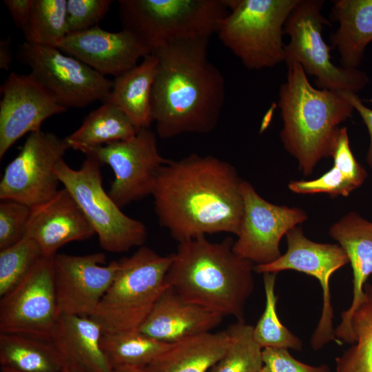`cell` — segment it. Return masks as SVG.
I'll return each mask as SVG.
<instances>
[{"instance_id":"obj_36","label":"cell","mask_w":372,"mask_h":372,"mask_svg":"<svg viewBox=\"0 0 372 372\" xmlns=\"http://www.w3.org/2000/svg\"><path fill=\"white\" fill-rule=\"evenodd\" d=\"M112 2V0H67L68 34L97 26L109 12Z\"/></svg>"},{"instance_id":"obj_40","label":"cell","mask_w":372,"mask_h":372,"mask_svg":"<svg viewBox=\"0 0 372 372\" xmlns=\"http://www.w3.org/2000/svg\"><path fill=\"white\" fill-rule=\"evenodd\" d=\"M12 61L11 40L10 38L1 39L0 41V68L8 70Z\"/></svg>"},{"instance_id":"obj_21","label":"cell","mask_w":372,"mask_h":372,"mask_svg":"<svg viewBox=\"0 0 372 372\" xmlns=\"http://www.w3.org/2000/svg\"><path fill=\"white\" fill-rule=\"evenodd\" d=\"M223 318L186 300L168 287L138 331L161 342L172 344L211 332L220 324Z\"/></svg>"},{"instance_id":"obj_33","label":"cell","mask_w":372,"mask_h":372,"mask_svg":"<svg viewBox=\"0 0 372 372\" xmlns=\"http://www.w3.org/2000/svg\"><path fill=\"white\" fill-rule=\"evenodd\" d=\"M276 276V273H262L266 302L261 317L254 327V338L262 349L301 350L302 341L283 325L278 316V298L275 292Z\"/></svg>"},{"instance_id":"obj_7","label":"cell","mask_w":372,"mask_h":372,"mask_svg":"<svg viewBox=\"0 0 372 372\" xmlns=\"http://www.w3.org/2000/svg\"><path fill=\"white\" fill-rule=\"evenodd\" d=\"M299 0H227L217 34L249 70L284 62V28Z\"/></svg>"},{"instance_id":"obj_10","label":"cell","mask_w":372,"mask_h":372,"mask_svg":"<svg viewBox=\"0 0 372 372\" xmlns=\"http://www.w3.org/2000/svg\"><path fill=\"white\" fill-rule=\"evenodd\" d=\"M18 59L48 93L65 108H82L107 98L113 81L57 48L24 42Z\"/></svg>"},{"instance_id":"obj_22","label":"cell","mask_w":372,"mask_h":372,"mask_svg":"<svg viewBox=\"0 0 372 372\" xmlns=\"http://www.w3.org/2000/svg\"><path fill=\"white\" fill-rule=\"evenodd\" d=\"M103 331L91 317L59 315L50 339L65 366L83 372H112L101 347Z\"/></svg>"},{"instance_id":"obj_5","label":"cell","mask_w":372,"mask_h":372,"mask_svg":"<svg viewBox=\"0 0 372 372\" xmlns=\"http://www.w3.org/2000/svg\"><path fill=\"white\" fill-rule=\"evenodd\" d=\"M172 254L161 256L141 246L121 258L120 269L91 318L103 333L138 331L169 287L166 276Z\"/></svg>"},{"instance_id":"obj_31","label":"cell","mask_w":372,"mask_h":372,"mask_svg":"<svg viewBox=\"0 0 372 372\" xmlns=\"http://www.w3.org/2000/svg\"><path fill=\"white\" fill-rule=\"evenodd\" d=\"M22 32L25 42L57 48L68 34L67 0H34L31 15Z\"/></svg>"},{"instance_id":"obj_13","label":"cell","mask_w":372,"mask_h":372,"mask_svg":"<svg viewBox=\"0 0 372 372\" xmlns=\"http://www.w3.org/2000/svg\"><path fill=\"white\" fill-rule=\"evenodd\" d=\"M70 147L65 138L39 130L29 134L19 154L7 165L0 198L32 208L53 197L60 183L54 168Z\"/></svg>"},{"instance_id":"obj_4","label":"cell","mask_w":372,"mask_h":372,"mask_svg":"<svg viewBox=\"0 0 372 372\" xmlns=\"http://www.w3.org/2000/svg\"><path fill=\"white\" fill-rule=\"evenodd\" d=\"M278 105L283 147L296 159L299 170L309 176L322 159L332 156L340 125L354 109L341 92L314 87L298 63L287 66Z\"/></svg>"},{"instance_id":"obj_23","label":"cell","mask_w":372,"mask_h":372,"mask_svg":"<svg viewBox=\"0 0 372 372\" xmlns=\"http://www.w3.org/2000/svg\"><path fill=\"white\" fill-rule=\"evenodd\" d=\"M329 19L339 24L330 40L339 52L341 65L358 69L372 41V0L333 1Z\"/></svg>"},{"instance_id":"obj_16","label":"cell","mask_w":372,"mask_h":372,"mask_svg":"<svg viewBox=\"0 0 372 372\" xmlns=\"http://www.w3.org/2000/svg\"><path fill=\"white\" fill-rule=\"evenodd\" d=\"M103 253L56 254L54 281L59 315L91 317L114 280L119 260L105 264Z\"/></svg>"},{"instance_id":"obj_2","label":"cell","mask_w":372,"mask_h":372,"mask_svg":"<svg viewBox=\"0 0 372 372\" xmlns=\"http://www.w3.org/2000/svg\"><path fill=\"white\" fill-rule=\"evenodd\" d=\"M209 37L178 40L152 51L158 64L151 110L158 137L207 134L218 125L225 81L208 57Z\"/></svg>"},{"instance_id":"obj_37","label":"cell","mask_w":372,"mask_h":372,"mask_svg":"<svg viewBox=\"0 0 372 372\" xmlns=\"http://www.w3.org/2000/svg\"><path fill=\"white\" fill-rule=\"evenodd\" d=\"M260 372H331L327 365L311 366L293 358L287 349L265 348Z\"/></svg>"},{"instance_id":"obj_24","label":"cell","mask_w":372,"mask_h":372,"mask_svg":"<svg viewBox=\"0 0 372 372\" xmlns=\"http://www.w3.org/2000/svg\"><path fill=\"white\" fill-rule=\"evenodd\" d=\"M229 343L226 330L207 332L170 344L146 367L147 372H209Z\"/></svg>"},{"instance_id":"obj_29","label":"cell","mask_w":372,"mask_h":372,"mask_svg":"<svg viewBox=\"0 0 372 372\" xmlns=\"http://www.w3.org/2000/svg\"><path fill=\"white\" fill-rule=\"evenodd\" d=\"M350 327L354 343L335 359L337 372H372V283L353 311Z\"/></svg>"},{"instance_id":"obj_9","label":"cell","mask_w":372,"mask_h":372,"mask_svg":"<svg viewBox=\"0 0 372 372\" xmlns=\"http://www.w3.org/2000/svg\"><path fill=\"white\" fill-rule=\"evenodd\" d=\"M323 0H299L288 17L284 34L289 37L285 47L287 66L298 63L313 76L320 89L358 93L370 81L358 69L338 66L331 61V47L322 37V30L331 25L322 14Z\"/></svg>"},{"instance_id":"obj_38","label":"cell","mask_w":372,"mask_h":372,"mask_svg":"<svg viewBox=\"0 0 372 372\" xmlns=\"http://www.w3.org/2000/svg\"><path fill=\"white\" fill-rule=\"evenodd\" d=\"M344 98L360 115L364 123L370 138L369 149L366 154V162L372 169V110L366 107L356 93L341 92Z\"/></svg>"},{"instance_id":"obj_34","label":"cell","mask_w":372,"mask_h":372,"mask_svg":"<svg viewBox=\"0 0 372 372\" xmlns=\"http://www.w3.org/2000/svg\"><path fill=\"white\" fill-rule=\"evenodd\" d=\"M43 256L38 244L27 236L0 250L1 298L15 287Z\"/></svg>"},{"instance_id":"obj_14","label":"cell","mask_w":372,"mask_h":372,"mask_svg":"<svg viewBox=\"0 0 372 372\" xmlns=\"http://www.w3.org/2000/svg\"><path fill=\"white\" fill-rule=\"evenodd\" d=\"M286 237V252L271 263L254 265V271L262 274L294 270L318 280L322 289L323 304L311 345L314 350H318L335 340L330 280L333 273L349 263V260L340 245L314 242L304 235L300 227L291 229Z\"/></svg>"},{"instance_id":"obj_27","label":"cell","mask_w":372,"mask_h":372,"mask_svg":"<svg viewBox=\"0 0 372 372\" xmlns=\"http://www.w3.org/2000/svg\"><path fill=\"white\" fill-rule=\"evenodd\" d=\"M1 367L19 372H63L65 364L49 340L0 333Z\"/></svg>"},{"instance_id":"obj_18","label":"cell","mask_w":372,"mask_h":372,"mask_svg":"<svg viewBox=\"0 0 372 372\" xmlns=\"http://www.w3.org/2000/svg\"><path fill=\"white\" fill-rule=\"evenodd\" d=\"M63 52L85 63L100 74L118 76L152 53L134 34L125 29L111 32L98 25L67 35L58 45Z\"/></svg>"},{"instance_id":"obj_26","label":"cell","mask_w":372,"mask_h":372,"mask_svg":"<svg viewBox=\"0 0 372 372\" xmlns=\"http://www.w3.org/2000/svg\"><path fill=\"white\" fill-rule=\"evenodd\" d=\"M331 156L333 165L331 169L313 180H292L289 189L300 194L325 193L331 197H346L364 183L367 172L351 150L346 127L340 129Z\"/></svg>"},{"instance_id":"obj_28","label":"cell","mask_w":372,"mask_h":372,"mask_svg":"<svg viewBox=\"0 0 372 372\" xmlns=\"http://www.w3.org/2000/svg\"><path fill=\"white\" fill-rule=\"evenodd\" d=\"M137 131L120 108L104 102L90 112L81 125L65 139L70 148L83 152L90 148L126 140Z\"/></svg>"},{"instance_id":"obj_42","label":"cell","mask_w":372,"mask_h":372,"mask_svg":"<svg viewBox=\"0 0 372 372\" xmlns=\"http://www.w3.org/2000/svg\"><path fill=\"white\" fill-rule=\"evenodd\" d=\"M63 372H83L74 368L65 366Z\"/></svg>"},{"instance_id":"obj_30","label":"cell","mask_w":372,"mask_h":372,"mask_svg":"<svg viewBox=\"0 0 372 372\" xmlns=\"http://www.w3.org/2000/svg\"><path fill=\"white\" fill-rule=\"evenodd\" d=\"M101 343L112 369L121 366L145 368L170 345L139 331L103 333Z\"/></svg>"},{"instance_id":"obj_32","label":"cell","mask_w":372,"mask_h":372,"mask_svg":"<svg viewBox=\"0 0 372 372\" xmlns=\"http://www.w3.org/2000/svg\"><path fill=\"white\" fill-rule=\"evenodd\" d=\"M254 327L244 320L231 324L227 347L209 372H260L262 365V349L253 335Z\"/></svg>"},{"instance_id":"obj_6","label":"cell","mask_w":372,"mask_h":372,"mask_svg":"<svg viewBox=\"0 0 372 372\" xmlns=\"http://www.w3.org/2000/svg\"><path fill=\"white\" fill-rule=\"evenodd\" d=\"M123 29L151 50L174 41L216 34L229 13L225 0H119Z\"/></svg>"},{"instance_id":"obj_1","label":"cell","mask_w":372,"mask_h":372,"mask_svg":"<svg viewBox=\"0 0 372 372\" xmlns=\"http://www.w3.org/2000/svg\"><path fill=\"white\" fill-rule=\"evenodd\" d=\"M242 180L232 165L212 155L168 160L152 194L159 224L178 242L220 232L237 236Z\"/></svg>"},{"instance_id":"obj_43","label":"cell","mask_w":372,"mask_h":372,"mask_svg":"<svg viewBox=\"0 0 372 372\" xmlns=\"http://www.w3.org/2000/svg\"><path fill=\"white\" fill-rule=\"evenodd\" d=\"M1 372H19V371H15L9 368H6V367H1Z\"/></svg>"},{"instance_id":"obj_20","label":"cell","mask_w":372,"mask_h":372,"mask_svg":"<svg viewBox=\"0 0 372 372\" xmlns=\"http://www.w3.org/2000/svg\"><path fill=\"white\" fill-rule=\"evenodd\" d=\"M329 236L335 240L348 256L353 271V299L348 309L341 313L335 329V340L353 344L350 321L364 295V287L372 274V223L351 211L333 224Z\"/></svg>"},{"instance_id":"obj_35","label":"cell","mask_w":372,"mask_h":372,"mask_svg":"<svg viewBox=\"0 0 372 372\" xmlns=\"http://www.w3.org/2000/svg\"><path fill=\"white\" fill-rule=\"evenodd\" d=\"M30 210V207L14 200L1 201L0 250L17 243L25 236Z\"/></svg>"},{"instance_id":"obj_11","label":"cell","mask_w":372,"mask_h":372,"mask_svg":"<svg viewBox=\"0 0 372 372\" xmlns=\"http://www.w3.org/2000/svg\"><path fill=\"white\" fill-rule=\"evenodd\" d=\"M54 256H43L23 280L1 298L0 333L50 341L59 316Z\"/></svg>"},{"instance_id":"obj_41","label":"cell","mask_w":372,"mask_h":372,"mask_svg":"<svg viewBox=\"0 0 372 372\" xmlns=\"http://www.w3.org/2000/svg\"><path fill=\"white\" fill-rule=\"evenodd\" d=\"M112 372H147L144 367L121 366L114 368Z\"/></svg>"},{"instance_id":"obj_17","label":"cell","mask_w":372,"mask_h":372,"mask_svg":"<svg viewBox=\"0 0 372 372\" xmlns=\"http://www.w3.org/2000/svg\"><path fill=\"white\" fill-rule=\"evenodd\" d=\"M0 91L1 159L22 136L41 130L46 119L67 110L31 73H10Z\"/></svg>"},{"instance_id":"obj_8","label":"cell","mask_w":372,"mask_h":372,"mask_svg":"<svg viewBox=\"0 0 372 372\" xmlns=\"http://www.w3.org/2000/svg\"><path fill=\"white\" fill-rule=\"evenodd\" d=\"M54 172L76 201L104 250L122 253L144 244L146 227L124 214L105 192L97 160L86 156L81 167L75 169L62 159L55 165Z\"/></svg>"},{"instance_id":"obj_15","label":"cell","mask_w":372,"mask_h":372,"mask_svg":"<svg viewBox=\"0 0 372 372\" xmlns=\"http://www.w3.org/2000/svg\"><path fill=\"white\" fill-rule=\"evenodd\" d=\"M241 192L244 210L233 250L255 265L271 263L282 255V238L307 220V215L300 208L269 203L246 180H242Z\"/></svg>"},{"instance_id":"obj_19","label":"cell","mask_w":372,"mask_h":372,"mask_svg":"<svg viewBox=\"0 0 372 372\" xmlns=\"http://www.w3.org/2000/svg\"><path fill=\"white\" fill-rule=\"evenodd\" d=\"M25 236L43 255L56 256L63 245L90 238L95 234L76 201L65 187L47 201L30 208Z\"/></svg>"},{"instance_id":"obj_12","label":"cell","mask_w":372,"mask_h":372,"mask_svg":"<svg viewBox=\"0 0 372 372\" xmlns=\"http://www.w3.org/2000/svg\"><path fill=\"white\" fill-rule=\"evenodd\" d=\"M83 153L111 167L114 179L109 195L120 208L152 195L158 174L169 160L161 155L156 136L149 128Z\"/></svg>"},{"instance_id":"obj_25","label":"cell","mask_w":372,"mask_h":372,"mask_svg":"<svg viewBox=\"0 0 372 372\" xmlns=\"http://www.w3.org/2000/svg\"><path fill=\"white\" fill-rule=\"evenodd\" d=\"M157 64L156 56L150 53L137 65L115 77L104 101L120 108L137 130L149 128L153 122L151 96Z\"/></svg>"},{"instance_id":"obj_3","label":"cell","mask_w":372,"mask_h":372,"mask_svg":"<svg viewBox=\"0 0 372 372\" xmlns=\"http://www.w3.org/2000/svg\"><path fill=\"white\" fill-rule=\"evenodd\" d=\"M233 244L230 237L213 242L205 236L178 242L166 282L186 300L240 321L254 289L255 265L237 255Z\"/></svg>"},{"instance_id":"obj_39","label":"cell","mask_w":372,"mask_h":372,"mask_svg":"<svg viewBox=\"0 0 372 372\" xmlns=\"http://www.w3.org/2000/svg\"><path fill=\"white\" fill-rule=\"evenodd\" d=\"M3 2L15 25L22 31L29 21L34 0H5Z\"/></svg>"}]
</instances>
